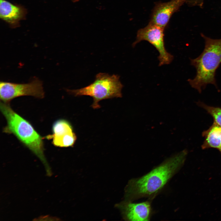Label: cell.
<instances>
[{
	"label": "cell",
	"instance_id": "obj_1",
	"mask_svg": "<svg viewBox=\"0 0 221 221\" xmlns=\"http://www.w3.org/2000/svg\"><path fill=\"white\" fill-rule=\"evenodd\" d=\"M187 153L184 150L142 176L130 180L125 189V200L132 201L144 197L154 198L184 165Z\"/></svg>",
	"mask_w": 221,
	"mask_h": 221
},
{
	"label": "cell",
	"instance_id": "obj_2",
	"mask_svg": "<svg viewBox=\"0 0 221 221\" xmlns=\"http://www.w3.org/2000/svg\"><path fill=\"white\" fill-rule=\"evenodd\" d=\"M201 35L205 41L204 48L199 56L190 59L191 64L196 69V75L193 79L188 80L200 93L208 84L218 89L215 75L221 63V39H212L202 33Z\"/></svg>",
	"mask_w": 221,
	"mask_h": 221
},
{
	"label": "cell",
	"instance_id": "obj_3",
	"mask_svg": "<svg viewBox=\"0 0 221 221\" xmlns=\"http://www.w3.org/2000/svg\"><path fill=\"white\" fill-rule=\"evenodd\" d=\"M0 107L7 122L3 132L14 135L23 144L40 159L45 160L44 138L30 122L13 110L9 103L1 101Z\"/></svg>",
	"mask_w": 221,
	"mask_h": 221
},
{
	"label": "cell",
	"instance_id": "obj_4",
	"mask_svg": "<svg viewBox=\"0 0 221 221\" xmlns=\"http://www.w3.org/2000/svg\"><path fill=\"white\" fill-rule=\"evenodd\" d=\"M119 78L117 75H111L99 73L96 75L94 81L89 85L79 89L66 91L75 96L91 97L93 100L91 107L94 109H98L100 107L99 102L102 100L122 97L121 91L123 85Z\"/></svg>",
	"mask_w": 221,
	"mask_h": 221
},
{
	"label": "cell",
	"instance_id": "obj_5",
	"mask_svg": "<svg viewBox=\"0 0 221 221\" xmlns=\"http://www.w3.org/2000/svg\"><path fill=\"white\" fill-rule=\"evenodd\" d=\"M165 28L149 23L148 25L139 29L137 33L136 41L133 47L142 41H146L153 45L159 53L158 59L159 66L170 64L173 57L168 52L165 48L164 40Z\"/></svg>",
	"mask_w": 221,
	"mask_h": 221
},
{
	"label": "cell",
	"instance_id": "obj_6",
	"mask_svg": "<svg viewBox=\"0 0 221 221\" xmlns=\"http://www.w3.org/2000/svg\"><path fill=\"white\" fill-rule=\"evenodd\" d=\"M42 82L38 79L31 82L18 83L4 81L0 82V97L1 101L9 103L13 99L23 96H31L42 99L44 97Z\"/></svg>",
	"mask_w": 221,
	"mask_h": 221
},
{
	"label": "cell",
	"instance_id": "obj_7",
	"mask_svg": "<svg viewBox=\"0 0 221 221\" xmlns=\"http://www.w3.org/2000/svg\"><path fill=\"white\" fill-rule=\"evenodd\" d=\"M52 134L46 136L45 138L52 140V144L60 147L73 146L77 139L70 122L64 119L57 120L52 126Z\"/></svg>",
	"mask_w": 221,
	"mask_h": 221
},
{
	"label": "cell",
	"instance_id": "obj_8",
	"mask_svg": "<svg viewBox=\"0 0 221 221\" xmlns=\"http://www.w3.org/2000/svg\"><path fill=\"white\" fill-rule=\"evenodd\" d=\"M149 200L141 203H134L124 200L117 204L122 217L126 220L149 221L152 213L151 201Z\"/></svg>",
	"mask_w": 221,
	"mask_h": 221
},
{
	"label": "cell",
	"instance_id": "obj_9",
	"mask_svg": "<svg viewBox=\"0 0 221 221\" xmlns=\"http://www.w3.org/2000/svg\"><path fill=\"white\" fill-rule=\"evenodd\" d=\"M186 0H171L159 3L154 8L149 23L165 28L172 15L186 2Z\"/></svg>",
	"mask_w": 221,
	"mask_h": 221
},
{
	"label": "cell",
	"instance_id": "obj_10",
	"mask_svg": "<svg viewBox=\"0 0 221 221\" xmlns=\"http://www.w3.org/2000/svg\"><path fill=\"white\" fill-rule=\"evenodd\" d=\"M27 10L23 6L13 4L6 0H0V17L12 28L20 26L25 19Z\"/></svg>",
	"mask_w": 221,
	"mask_h": 221
},
{
	"label": "cell",
	"instance_id": "obj_11",
	"mask_svg": "<svg viewBox=\"0 0 221 221\" xmlns=\"http://www.w3.org/2000/svg\"><path fill=\"white\" fill-rule=\"evenodd\" d=\"M202 136L204 138L201 145L202 149L213 148L218 150L221 153V126L213 121L207 130L204 131Z\"/></svg>",
	"mask_w": 221,
	"mask_h": 221
},
{
	"label": "cell",
	"instance_id": "obj_12",
	"mask_svg": "<svg viewBox=\"0 0 221 221\" xmlns=\"http://www.w3.org/2000/svg\"><path fill=\"white\" fill-rule=\"evenodd\" d=\"M196 104L206 110L212 117L213 121L221 126V107L209 106L200 101Z\"/></svg>",
	"mask_w": 221,
	"mask_h": 221
},
{
	"label": "cell",
	"instance_id": "obj_13",
	"mask_svg": "<svg viewBox=\"0 0 221 221\" xmlns=\"http://www.w3.org/2000/svg\"><path fill=\"white\" fill-rule=\"evenodd\" d=\"M204 0H186V2L190 6H197L203 7Z\"/></svg>",
	"mask_w": 221,
	"mask_h": 221
},
{
	"label": "cell",
	"instance_id": "obj_14",
	"mask_svg": "<svg viewBox=\"0 0 221 221\" xmlns=\"http://www.w3.org/2000/svg\"><path fill=\"white\" fill-rule=\"evenodd\" d=\"M73 2H76L79 1V0H71Z\"/></svg>",
	"mask_w": 221,
	"mask_h": 221
}]
</instances>
